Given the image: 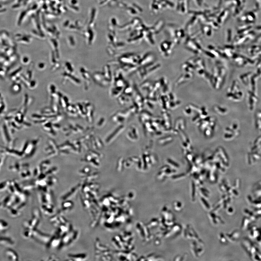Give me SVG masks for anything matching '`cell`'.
<instances>
[{
	"label": "cell",
	"mask_w": 261,
	"mask_h": 261,
	"mask_svg": "<svg viewBox=\"0 0 261 261\" xmlns=\"http://www.w3.org/2000/svg\"><path fill=\"white\" fill-rule=\"evenodd\" d=\"M201 201H202V204H204V205L205 206H204L205 207H206L207 208V209H208V208H210V207H209V205H208V204H207V202L206 201H205V199H204V198H201Z\"/></svg>",
	"instance_id": "obj_1"
}]
</instances>
